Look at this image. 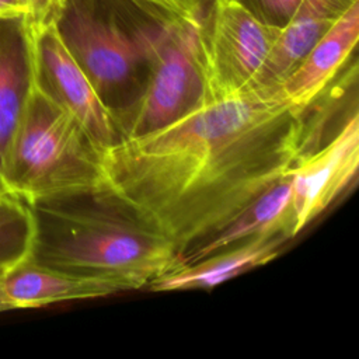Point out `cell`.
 Masks as SVG:
<instances>
[{
    "mask_svg": "<svg viewBox=\"0 0 359 359\" xmlns=\"http://www.w3.org/2000/svg\"><path fill=\"white\" fill-rule=\"evenodd\" d=\"M303 115L280 84L203 98L163 128L104 147L98 188L182 257L289 175L302 154Z\"/></svg>",
    "mask_w": 359,
    "mask_h": 359,
    "instance_id": "obj_1",
    "label": "cell"
},
{
    "mask_svg": "<svg viewBox=\"0 0 359 359\" xmlns=\"http://www.w3.org/2000/svg\"><path fill=\"white\" fill-rule=\"evenodd\" d=\"M35 234L31 259L66 273L98 278L126 290L149 287L182 266L158 230L102 188L29 205Z\"/></svg>",
    "mask_w": 359,
    "mask_h": 359,
    "instance_id": "obj_2",
    "label": "cell"
},
{
    "mask_svg": "<svg viewBox=\"0 0 359 359\" xmlns=\"http://www.w3.org/2000/svg\"><path fill=\"white\" fill-rule=\"evenodd\" d=\"M182 15L150 0H63L55 28L116 121Z\"/></svg>",
    "mask_w": 359,
    "mask_h": 359,
    "instance_id": "obj_3",
    "label": "cell"
},
{
    "mask_svg": "<svg viewBox=\"0 0 359 359\" xmlns=\"http://www.w3.org/2000/svg\"><path fill=\"white\" fill-rule=\"evenodd\" d=\"M100 147L80 122L34 81L4 170L6 191L28 205L98 188Z\"/></svg>",
    "mask_w": 359,
    "mask_h": 359,
    "instance_id": "obj_4",
    "label": "cell"
},
{
    "mask_svg": "<svg viewBox=\"0 0 359 359\" xmlns=\"http://www.w3.org/2000/svg\"><path fill=\"white\" fill-rule=\"evenodd\" d=\"M202 24L192 15L177 21L151 65L142 95L115 121L118 139L163 128L203 101Z\"/></svg>",
    "mask_w": 359,
    "mask_h": 359,
    "instance_id": "obj_5",
    "label": "cell"
},
{
    "mask_svg": "<svg viewBox=\"0 0 359 359\" xmlns=\"http://www.w3.org/2000/svg\"><path fill=\"white\" fill-rule=\"evenodd\" d=\"M279 29L259 21L234 0H215L202 24L203 98L264 87L259 76Z\"/></svg>",
    "mask_w": 359,
    "mask_h": 359,
    "instance_id": "obj_6",
    "label": "cell"
},
{
    "mask_svg": "<svg viewBox=\"0 0 359 359\" xmlns=\"http://www.w3.org/2000/svg\"><path fill=\"white\" fill-rule=\"evenodd\" d=\"M31 35L35 84L69 111L100 147L116 142L118 130L112 114L65 46L55 24Z\"/></svg>",
    "mask_w": 359,
    "mask_h": 359,
    "instance_id": "obj_7",
    "label": "cell"
},
{
    "mask_svg": "<svg viewBox=\"0 0 359 359\" xmlns=\"http://www.w3.org/2000/svg\"><path fill=\"white\" fill-rule=\"evenodd\" d=\"M359 164V116L353 112L321 149L297 158L289 172L294 236L318 217L355 178Z\"/></svg>",
    "mask_w": 359,
    "mask_h": 359,
    "instance_id": "obj_8",
    "label": "cell"
},
{
    "mask_svg": "<svg viewBox=\"0 0 359 359\" xmlns=\"http://www.w3.org/2000/svg\"><path fill=\"white\" fill-rule=\"evenodd\" d=\"M359 38V0H355L280 83L290 105L304 114L346 66Z\"/></svg>",
    "mask_w": 359,
    "mask_h": 359,
    "instance_id": "obj_9",
    "label": "cell"
},
{
    "mask_svg": "<svg viewBox=\"0 0 359 359\" xmlns=\"http://www.w3.org/2000/svg\"><path fill=\"white\" fill-rule=\"evenodd\" d=\"M128 292L122 285L77 276L34 262L31 258L0 272V314L18 309L105 297Z\"/></svg>",
    "mask_w": 359,
    "mask_h": 359,
    "instance_id": "obj_10",
    "label": "cell"
},
{
    "mask_svg": "<svg viewBox=\"0 0 359 359\" xmlns=\"http://www.w3.org/2000/svg\"><path fill=\"white\" fill-rule=\"evenodd\" d=\"M32 88V35L25 15L0 18V192H7V154Z\"/></svg>",
    "mask_w": 359,
    "mask_h": 359,
    "instance_id": "obj_11",
    "label": "cell"
},
{
    "mask_svg": "<svg viewBox=\"0 0 359 359\" xmlns=\"http://www.w3.org/2000/svg\"><path fill=\"white\" fill-rule=\"evenodd\" d=\"M290 238L293 237L287 233H276L245 240L161 275L149 285V289L154 292H177L213 287L272 261Z\"/></svg>",
    "mask_w": 359,
    "mask_h": 359,
    "instance_id": "obj_12",
    "label": "cell"
},
{
    "mask_svg": "<svg viewBox=\"0 0 359 359\" xmlns=\"http://www.w3.org/2000/svg\"><path fill=\"white\" fill-rule=\"evenodd\" d=\"M290 178L283 177L257 196L223 229L191 247L182 255V265L194 264L224 248L250 238L287 233L294 237Z\"/></svg>",
    "mask_w": 359,
    "mask_h": 359,
    "instance_id": "obj_13",
    "label": "cell"
},
{
    "mask_svg": "<svg viewBox=\"0 0 359 359\" xmlns=\"http://www.w3.org/2000/svg\"><path fill=\"white\" fill-rule=\"evenodd\" d=\"M34 234L29 205L13 194L0 192V272L31 258Z\"/></svg>",
    "mask_w": 359,
    "mask_h": 359,
    "instance_id": "obj_14",
    "label": "cell"
},
{
    "mask_svg": "<svg viewBox=\"0 0 359 359\" xmlns=\"http://www.w3.org/2000/svg\"><path fill=\"white\" fill-rule=\"evenodd\" d=\"M259 21L282 28L294 14L302 0H234Z\"/></svg>",
    "mask_w": 359,
    "mask_h": 359,
    "instance_id": "obj_15",
    "label": "cell"
},
{
    "mask_svg": "<svg viewBox=\"0 0 359 359\" xmlns=\"http://www.w3.org/2000/svg\"><path fill=\"white\" fill-rule=\"evenodd\" d=\"M63 0H28V13L25 15L29 31L34 32L46 25L55 24Z\"/></svg>",
    "mask_w": 359,
    "mask_h": 359,
    "instance_id": "obj_16",
    "label": "cell"
},
{
    "mask_svg": "<svg viewBox=\"0 0 359 359\" xmlns=\"http://www.w3.org/2000/svg\"><path fill=\"white\" fill-rule=\"evenodd\" d=\"M215 0H177L178 7L187 15L198 17L203 20L212 8Z\"/></svg>",
    "mask_w": 359,
    "mask_h": 359,
    "instance_id": "obj_17",
    "label": "cell"
},
{
    "mask_svg": "<svg viewBox=\"0 0 359 359\" xmlns=\"http://www.w3.org/2000/svg\"><path fill=\"white\" fill-rule=\"evenodd\" d=\"M28 0H0V18L27 15Z\"/></svg>",
    "mask_w": 359,
    "mask_h": 359,
    "instance_id": "obj_18",
    "label": "cell"
},
{
    "mask_svg": "<svg viewBox=\"0 0 359 359\" xmlns=\"http://www.w3.org/2000/svg\"><path fill=\"white\" fill-rule=\"evenodd\" d=\"M150 1H153V3H157V4H161V6H164V7H167V8L172 10V11H177V13H180V14H184V13L181 11V8L178 7V3H177V0H150ZM185 15H187V14H185Z\"/></svg>",
    "mask_w": 359,
    "mask_h": 359,
    "instance_id": "obj_19",
    "label": "cell"
}]
</instances>
